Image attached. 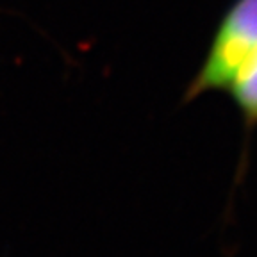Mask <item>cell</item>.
<instances>
[{
	"instance_id": "cell-1",
	"label": "cell",
	"mask_w": 257,
	"mask_h": 257,
	"mask_svg": "<svg viewBox=\"0 0 257 257\" xmlns=\"http://www.w3.org/2000/svg\"><path fill=\"white\" fill-rule=\"evenodd\" d=\"M257 48V0H234L223 13L204 63L189 80L184 102L225 91L239 64Z\"/></svg>"
},
{
	"instance_id": "cell-2",
	"label": "cell",
	"mask_w": 257,
	"mask_h": 257,
	"mask_svg": "<svg viewBox=\"0 0 257 257\" xmlns=\"http://www.w3.org/2000/svg\"><path fill=\"white\" fill-rule=\"evenodd\" d=\"M225 91L230 93L239 109L248 140L250 133L257 127V48L239 64Z\"/></svg>"
}]
</instances>
